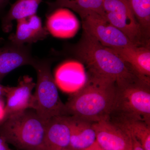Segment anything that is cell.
<instances>
[{"instance_id":"cell-1","label":"cell","mask_w":150,"mask_h":150,"mask_svg":"<svg viewBox=\"0 0 150 150\" xmlns=\"http://www.w3.org/2000/svg\"><path fill=\"white\" fill-rule=\"evenodd\" d=\"M116 89L112 79L88 72L85 83L65 104L67 115L92 123L109 119Z\"/></svg>"},{"instance_id":"cell-2","label":"cell","mask_w":150,"mask_h":150,"mask_svg":"<svg viewBox=\"0 0 150 150\" xmlns=\"http://www.w3.org/2000/svg\"><path fill=\"white\" fill-rule=\"evenodd\" d=\"M81 36L79 43L70 50L73 56L87 66L88 72L112 79L117 85L140 78L110 48L85 31Z\"/></svg>"},{"instance_id":"cell-3","label":"cell","mask_w":150,"mask_h":150,"mask_svg":"<svg viewBox=\"0 0 150 150\" xmlns=\"http://www.w3.org/2000/svg\"><path fill=\"white\" fill-rule=\"evenodd\" d=\"M46 123L28 108L8 117L0 125V136L17 150H44Z\"/></svg>"},{"instance_id":"cell-4","label":"cell","mask_w":150,"mask_h":150,"mask_svg":"<svg viewBox=\"0 0 150 150\" xmlns=\"http://www.w3.org/2000/svg\"><path fill=\"white\" fill-rule=\"evenodd\" d=\"M116 85L115 101L109 118L134 119L150 125V83L138 78Z\"/></svg>"},{"instance_id":"cell-5","label":"cell","mask_w":150,"mask_h":150,"mask_svg":"<svg viewBox=\"0 0 150 150\" xmlns=\"http://www.w3.org/2000/svg\"><path fill=\"white\" fill-rule=\"evenodd\" d=\"M51 60L34 58L31 66L37 74L33 94V109L47 122L53 117L67 115L65 104L59 96L57 85L51 71Z\"/></svg>"},{"instance_id":"cell-6","label":"cell","mask_w":150,"mask_h":150,"mask_svg":"<svg viewBox=\"0 0 150 150\" xmlns=\"http://www.w3.org/2000/svg\"><path fill=\"white\" fill-rule=\"evenodd\" d=\"M103 6L105 18L132 43L139 46L150 43L126 0H103Z\"/></svg>"},{"instance_id":"cell-7","label":"cell","mask_w":150,"mask_h":150,"mask_svg":"<svg viewBox=\"0 0 150 150\" xmlns=\"http://www.w3.org/2000/svg\"><path fill=\"white\" fill-rule=\"evenodd\" d=\"M80 16L83 31L105 47L120 48L136 45L101 15L90 11L82 14Z\"/></svg>"},{"instance_id":"cell-8","label":"cell","mask_w":150,"mask_h":150,"mask_svg":"<svg viewBox=\"0 0 150 150\" xmlns=\"http://www.w3.org/2000/svg\"><path fill=\"white\" fill-rule=\"evenodd\" d=\"M93 126L96 142L103 149L132 150L131 135L120 125L107 119L94 122Z\"/></svg>"},{"instance_id":"cell-9","label":"cell","mask_w":150,"mask_h":150,"mask_svg":"<svg viewBox=\"0 0 150 150\" xmlns=\"http://www.w3.org/2000/svg\"><path fill=\"white\" fill-rule=\"evenodd\" d=\"M35 86L32 78L27 75L21 78L16 86H7L6 119L17 112L28 108L33 109L34 98L32 91Z\"/></svg>"},{"instance_id":"cell-10","label":"cell","mask_w":150,"mask_h":150,"mask_svg":"<svg viewBox=\"0 0 150 150\" xmlns=\"http://www.w3.org/2000/svg\"><path fill=\"white\" fill-rule=\"evenodd\" d=\"M34 58L31 53V44L20 45L8 40L0 46V82L16 68L31 66Z\"/></svg>"},{"instance_id":"cell-11","label":"cell","mask_w":150,"mask_h":150,"mask_svg":"<svg viewBox=\"0 0 150 150\" xmlns=\"http://www.w3.org/2000/svg\"><path fill=\"white\" fill-rule=\"evenodd\" d=\"M109 48L128 64L141 79L150 83V43Z\"/></svg>"},{"instance_id":"cell-12","label":"cell","mask_w":150,"mask_h":150,"mask_svg":"<svg viewBox=\"0 0 150 150\" xmlns=\"http://www.w3.org/2000/svg\"><path fill=\"white\" fill-rule=\"evenodd\" d=\"M17 23L16 32L12 33L8 40L20 45L32 44L44 40L48 35V30L43 27L41 19L37 15L20 19Z\"/></svg>"},{"instance_id":"cell-13","label":"cell","mask_w":150,"mask_h":150,"mask_svg":"<svg viewBox=\"0 0 150 150\" xmlns=\"http://www.w3.org/2000/svg\"><path fill=\"white\" fill-rule=\"evenodd\" d=\"M70 138L71 130L67 115L52 117L46 123L44 150L68 149Z\"/></svg>"},{"instance_id":"cell-14","label":"cell","mask_w":150,"mask_h":150,"mask_svg":"<svg viewBox=\"0 0 150 150\" xmlns=\"http://www.w3.org/2000/svg\"><path fill=\"white\" fill-rule=\"evenodd\" d=\"M71 130L69 149L85 150L96 142V134L90 121L67 115Z\"/></svg>"},{"instance_id":"cell-15","label":"cell","mask_w":150,"mask_h":150,"mask_svg":"<svg viewBox=\"0 0 150 150\" xmlns=\"http://www.w3.org/2000/svg\"><path fill=\"white\" fill-rule=\"evenodd\" d=\"M78 26L77 20L70 11L58 8L48 15L46 28L48 33L54 36L66 37L74 34Z\"/></svg>"},{"instance_id":"cell-16","label":"cell","mask_w":150,"mask_h":150,"mask_svg":"<svg viewBox=\"0 0 150 150\" xmlns=\"http://www.w3.org/2000/svg\"><path fill=\"white\" fill-rule=\"evenodd\" d=\"M42 1V0H17L2 18L3 31L10 32L12 28L13 21L36 14L39 5Z\"/></svg>"},{"instance_id":"cell-17","label":"cell","mask_w":150,"mask_h":150,"mask_svg":"<svg viewBox=\"0 0 150 150\" xmlns=\"http://www.w3.org/2000/svg\"><path fill=\"white\" fill-rule=\"evenodd\" d=\"M103 1V0H55L47 4L50 12L58 8H67L72 10L79 16L92 11L104 17Z\"/></svg>"},{"instance_id":"cell-18","label":"cell","mask_w":150,"mask_h":150,"mask_svg":"<svg viewBox=\"0 0 150 150\" xmlns=\"http://www.w3.org/2000/svg\"><path fill=\"white\" fill-rule=\"evenodd\" d=\"M128 131L144 150H150V125L143 121L127 118H109Z\"/></svg>"},{"instance_id":"cell-19","label":"cell","mask_w":150,"mask_h":150,"mask_svg":"<svg viewBox=\"0 0 150 150\" xmlns=\"http://www.w3.org/2000/svg\"><path fill=\"white\" fill-rule=\"evenodd\" d=\"M80 75L74 65L67 64L57 70L55 76V82L63 91L75 93L82 86Z\"/></svg>"},{"instance_id":"cell-20","label":"cell","mask_w":150,"mask_h":150,"mask_svg":"<svg viewBox=\"0 0 150 150\" xmlns=\"http://www.w3.org/2000/svg\"><path fill=\"white\" fill-rule=\"evenodd\" d=\"M139 24L144 37L150 41V0H126Z\"/></svg>"},{"instance_id":"cell-21","label":"cell","mask_w":150,"mask_h":150,"mask_svg":"<svg viewBox=\"0 0 150 150\" xmlns=\"http://www.w3.org/2000/svg\"><path fill=\"white\" fill-rule=\"evenodd\" d=\"M5 105L4 98H0V125L6 120Z\"/></svg>"},{"instance_id":"cell-22","label":"cell","mask_w":150,"mask_h":150,"mask_svg":"<svg viewBox=\"0 0 150 150\" xmlns=\"http://www.w3.org/2000/svg\"><path fill=\"white\" fill-rule=\"evenodd\" d=\"M0 150H13L10 148L6 140L0 136Z\"/></svg>"},{"instance_id":"cell-23","label":"cell","mask_w":150,"mask_h":150,"mask_svg":"<svg viewBox=\"0 0 150 150\" xmlns=\"http://www.w3.org/2000/svg\"><path fill=\"white\" fill-rule=\"evenodd\" d=\"M132 141H133V148L132 150H144L142 147V145L140 144L136 139L134 137H132Z\"/></svg>"},{"instance_id":"cell-24","label":"cell","mask_w":150,"mask_h":150,"mask_svg":"<svg viewBox=\"0 0 150 150\" xmlns=\"http://www.w3.org/2000/svg\"><path fill=\"white\" fill-rule=\"evenodd\" d=\"M85 150H105L101 148L99 145L96 142H95L92 145L89 147L87 148Z\"/></svg>"},{"instance_id":"cell-25","label":"cell","mask_w":150,"mask_h":150,"mask_svg":"<svg viewBox=\"0 0 150 150\" xmlns=\"http://www.w3.org/2000/svg\"><path fill=\"white\" fill-rule=\"evenodd\" d=\"M7 86H3L0 83V98H4L5 97Z\"/></svg>"},{"instance_id":"cell-26","label":"cell","mask_w":150,"mask_h":150,"mask_svg":"<svg viewBox=\"0 0 150 150\" xmlns=\"http://www.w3.org/2000/svg\"><path fill=\"white\" fill-rule=\"evenodd\" d=\"M10 0H0V12L5 7Z\"/></svg>"},{"instance_id":"cell-27","label":"cell","mask_w":150,"mask_h":150,"mask_svg":"<svg viewBox=\"0 0 150 150\" xmlns=\"http://www.w3.org/2000/svg\"><path fill=\"white\" fill-rule=\"evenodd\" d=\"M4 39L3 38H0V44H2L4 42Z\"/></svg>"},{"instance_id":"cell-28","label":"cell","mask_w":150,"mask_h":150,"mask_svg":"<svg viewBox=\"0 0 150 150\" xmlns=\"http://www.w3.org/2000/svg\"><path fill=\"white\" fill-rule=\"evenodd\" d=\"M71 150L69 149H66V150Z\"/></svg>"},{"instance_id":"cell-29","label":"cell","mask_w":150,"mask_h":150,"mask_svg":"<svg viewBox=\"0 0 150 150\" xmlns=\"http://www.w3.org/2000/svg\"></svg>"}]
</instances>
